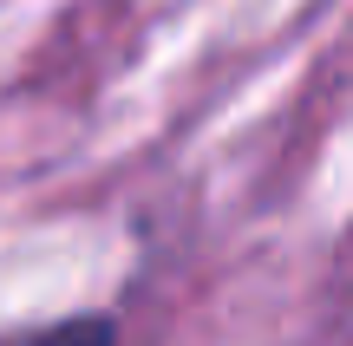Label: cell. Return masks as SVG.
Wrapping results in <instances>:
<instances>
[{"label":"cell","mask_w":353,"mask_h":346,"mask_svg":"<svg viewBox=\"0 0 353 346\" xmlns=\"http://www.w3.org/2000/svg\"><path fill=\"white\" fill-rule=\"evenodd\" d=\"M20 346H112V321L85 314V321H65V327H46V334L20 340Z\"/></svg>","instance_id":"obj_1"}]
</instances>
